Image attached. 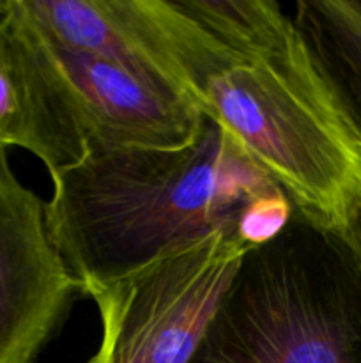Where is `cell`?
I'll return each instance as SVG.
<instances>
[{"label":"cell","mask_w":361,"mask_h":363,"mask_svg":"<svg viewBox=\"0 0 361 363\" xmlns=\"http://www.w3.org/2000/svg\"><path fill=\"white\" fill-rule=\"evenodd\" d=\"M166 80L229 131L294 204L340 227L361 142L275 0H126Z\"/></svg>","instance_id":"1"},{"label":"cell","mask_w":361,"mask_h":363,"mask_svg":"<svg viewBox=\"0 0 361 363\" xmlns=\"http://www.w3.org/2000/svg\"><path fill=\"white\" fill-rule=\"evenodd\" d=\"M52 183L50 230L84 294L222 230L264 243L294 209L287 191L205 116L183 147L88 145Z\"/></svg>","instance_id":"2"},{"label":"cell","mask_w":361,"mask_h":363,"mask_svg":"<svg viewBox=\"0 0 361 363\" xmlns=\"http://www.w3.org/2000/svg\"><path fill=\"white\" fill-rule=\"evenodd\" d=\"M188 363H361V262L294 204L241 261Z\"/></svg>","instance_id":"3"},{"label":"cell","mask_w":361,"mask_h":363,"mask_svg":"<svg viewBox=\"0 0 361 363\" xmlns=\"http://www.w3.org/2000/svg\"><path fill=\"white\" fill-rule=\"evenodd\" d=\"M257 241L222 230L87 294L101 319L85 363H188L244 255Z\"/></svg>","instance_id":"4"},{"label":"cell","mask_w":361,"mask_h":363,"mask_svg":"<svg viewBox=\"0 0 361 363\" xmlns=\"http://www.w3.org/2000/svg\"><path fill=\"white\" fill-rule=\"evenodd\" d=\"M21 23L66 96L87 147L173 149L193 140L204 113L166 78L53 45Z\"/></svg>","instance_id":"5"},{"label":"cell","mask_w":361,"mask_h":363,"mask_svg":"<svg viewBox=\"0 0 361 363\" xmlns=\"http://www.w3.org/2000/svg\"><path fill=\"white\" fill-rule=\"evenodd\" d=\"M80 293L53 241L46 202L0 152V363H35Z\"/></svg>","instance_id":"6"},{"label":"cell","mask_w":361,"mask_h":363,"mask_svg":"<svg viewBox=\"0 0 361 363\" xmlns=\"http://www.w3.org/2000/svg\"><path fill=\"white\" fill-rule=\"evenodd\" d=\"M27 149L50 176L87 151L84 133L9 0L0 2V152Z\"/></svg>","instance_id":"7"},{"label":"cell","mask_w":361,"mask_h":363,"mask_svg":"<svg viewBox=\"0 0 361 363\" xmlns=\"http://www.w3.org/2000/svg\"><path fill=\"white\" fill-rule=\"evenodd\" d=\"M9 6L45 41L165 78L145 48L126 0H9Z\"/></svg>","instance_id":"8"},{"label":"cell","mask_w":361,"mask_h":363,"mask_svg":"<svg viewBox=\"0 0 361 363\" xmlns=\"http://www.w3.org/2000/svg\"><path fill=\"white\" fill-rule=\"evenodd\" d=\"M292 20L322 84L361 142V0H299Z\"/></svg>","instance_id":"9"},{"label":"cell","mask_w":361,"mask_h":363,"mask_svg":"<svg viewBox=\"0 0 361 363\" xmlns=\"http://www.w3.org/2000/svg\"><path fill=\"white\" fill-rule=\"evenodd\" d=\"M338 229L361 262V195L353 202Z\"/></svg>","instance_id":"10"}]
</instances>
